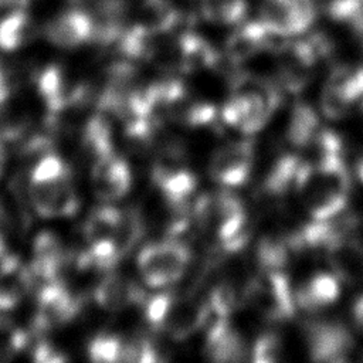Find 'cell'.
Returning a JSON list of instances; mask_svg holds the SVG:
<instances>
[{
    "mask_svg": "<svg viewBox=\"0 0 363 363\" xmlns=\"http://www.w3.org/2000/svg\"><path fill=\"white\" fill-rule=\"evenodd\" d=\"M296 193L312 220L339 216L349 200L350 176L342 155L306 162Z\"/></svg>",
    "mask_w": 363,
    "mask_h": 363,
    "instance_id": "cell-1",
    "label": "cell"
},
{
    "mask_svg": "<svg viewBox=\"0 0 363 363\" xmlns=\"http://www.w3.org/2000/svg\"><path fill=\"white\" fill-rule=\"evenodd\" d=\"M281 86L255 74H237L221 109L223 121L245 135L261 130L278 109Z\"/></svg>",
    "mask_w": 363,
    "mask_h": 363,
    "instance_id": "cell-2",
    "label": "cell"
},
{
    "mask_svg": "<svg viewBox=\"0 0 363 363\" xmlns=\"http://www.w3.org/2000/svg\"><path fill=\"white\" fill-rule=\"evenodd\" d=\"M190 217L204 233L211 234L218 250L240 251L250 240L248 217L241 199L230 191L203 194L194 199Z\"/></svg>",
    "mask_w": 363,
    "mask_h": 363,
    "instance_id": "cell-3",
    "label": "cell"
},
{
    "mask_svg": "<svg viewBox=\"0 0 363 363\" xmlns=\"http://www.w3.org/2000/svg\"><path fill=\"white\" fill-rule=\"evenodd\" d=\"M28 200L43 218L71 217L78 211L79 200L65 160L47 153L37 162L28 179Z\"/></svg>",
    "mask_w": 363,
    "mask_h": 363,
    "instance_id": "cell-4",
    "label": "cell"
},
{
    "mask_svg": "<svg viewBox=\"0 0 363 363\" xmlns=\"http://www.w3.org/2000/svg\"><path fill=\"white\" fill-rule=\"evenodd\" d=\"M145 318L152 329L173 340H183L200 329L210 312L207 298L194 294L162 292L143 302Z\"/></svg>",
    "mask_w": 363,
    "mask_h": 363,
    "instance_id": "cell-5",
    "label": "cell"
},
{
    "mask_svg": "<svg viewBox=\"0 0 363 363\" xmlns=\"http://www.w3.org/2000/svg\"><path fill=\"white\" fill-rule=\"evenodd\" d=\"M333 50L329 35L315 31L302 40L286 41L275 50V77L278 85L298 94L311 82L319 61L328 58Z\"/></svg>",
    "mask_w": 363,
    "mask_h": 363,
    "instance_id": "cell-6",
    "label": "cell"
},
{
    "mask_svg": "<svg viewBox=\"0 0 363 363\" xmlns=\"http://www.w3.org/2000/svg\"><path fill=\"white\" fill-rule=\"evenodd\" d=\"M242 301L269 322L294 318L298 308L289 279L282 269H259L244 286Z\"/></svg>",
    "mask_w": 363,
    "mask_h": 363,
    "instance_id": "cell-7",
    "label": "cell"
},
{
    "mask_svg": "<svg viewBox=\"0 0 363 363\" xmlns=\"http://www.w3.org/2000/svg\"><path fill=\"white\" fill-rule=\"evenodd\" d=\"M191 259L186 242L176 237L145 245L138 254V271L150 288H162L179 281Z\"/></svg>",
    "mask_w": 363,
    "mask_h": 363,
    "instance_id": "cell-8",
    "label": "cell"
},
{
    "mask_svg": "<svg viewBox=\"0 0 363 363\" xmlns=\"http://www.w3.org/2000/svg\"><path fill=\"white\" fill-rule=\"evenodd\" d=\"M320 108L330 119H343L363 109V65L335 67L322 89Z\"/></svg>",
    "mask_w": 363,
    "mask_h": 363,
    "instance_id": "cell-9",
    "label": "cell"
},
{
    "mask_svg": "<svg viewBox=\"0 0 363 363\" xmlns=\"http://www.w3.org/2000/svg\"><path fill=\"white\" fill-rule=\"evenodd\" d=\"M316 16V0H262L258 20L274 35L294 37L308 31Z\"/></svg>",
    "mask_w": 363,
    "mask_h": 363,
    "instance_id": "cell-10",
    "label": "cell"
},
{
    "mask_svg": "<svg viewBox=\"0 0 363 363\" xmlns=\"http://www.w3.org/2000/svg\"><path fill=\"white\" fill-rule=\"evenodd\" d=\"M255 145L252 139H238L221 145L210 157V177L227 187L244 184L252 170Z\"/></svg>",
    "mask_w": 363,
    "mask_h": 363,
    "instance_id": "cell-11",
    "label": "cell"
},
{
    "mask_svg": "<svg viewBox=\"0 0 363 363\" xmlns=\"http://www.w3.org/2000/svg\"><path fill=\"white\" fill-rule=\"evenodd\" d=\"M79 305V299L75 298L61 281L43 285L37 295L33 329L37 333H44L68 323L77 316Z\"/></svg>",
    "mask_w": 363,
    "mask_h": 363,
    "instance_id": "cell-12",
    "label": "cell"
},
{
    "mask_svg": "<svg viewBox=\"0 0 363 363\" xmlns=\"http://www.w3.org/2000/svg\"><path fill=\"white\" fill-rule=\"evenodd\" d=\"M306 345L312 360L345 362L353 352V336L340 322H312L306 328Z\"/></svg>",
    "mask_w": 363,
    "mask_h": 363,
    "instance_id": "cell-13",
    "label": "cell"
},
{
    "mask_svg": "<svg viewBox=\"0 0 363 363\" xmlns=\"http://www.w3.org/2000/svg\"><path fill=\"white\" fill-rule=\"evenodd\" d=\"M91 183L95 196L101 201H115L122 199L130 189L132 173L122 157L115 152L94 159L91 169Z\"/></svg>",
    "mask_w": 363,
    "mask_h": 363,
    "instance_id": "cell-14",
    "label": "cell"
},
{
    "mask_svg": "<svg viewBox=\"0 0 363 363\" xmlns=\"http://www.w3.org/2000/svg\"><path fill=\"white\" fill-rule=\"evenodd\" d=\"M272 37L274 34L259 20L240 23L224 43V57L234 65L242 64L264 51L272 50Z\"/></svg>",
    "mask_w": 363,
    "mask_h": 363,
    "instance_id": "cell-15",
    "label": "cell"
},
{
    "mask_svg": "<svg viewBox=\"0 0 363 363\" xmlns=\"http://www.w3.org/2000/svg\"><path fill=\"white\" fill-rule=\"evenodd\" d=\"M45 37L57 47L75 48L94 38L92 16L81 10L61 13L47 24Z\"/></svg>",
    "mask_w": 363,
    "mask_h": 363,
    "instance_id": "cell-16",
    "label": "cell"
},
{
    "mask_svg": "<svg viewBox=\"0 0 363 363\" xmlns=\"http://www.w3.org/2000/svg\"><path fill=\"white\" fill-rule=\"evenodd\" d=\"M333 274L347 284H363V240L347 234L326 250Z\"/></svg>",
    "mask_w": 363,
    "mask_h": 363,
    "instance_id": "cell-17",
    "label": "cell"
},
{
    "mask_svg": "<svg viewBox=\"0 0 363 363\" xmlns=\"http://www.w3.org/2000/svg\"><path fill=\"white\" fill-rule=\"evenodd\" d=\"M176 67L183 72H199L216 67L218 52L203 35L184 31L180 33L173 45Z\"/></svg>",
    "mask_w": 363,
    "mask_h": 363,
    "instance_id": "cell-18",
    "label": "cell"
},
{
    "mask_svg": "<svg viewBox=\"0 0 363 363\" xmlns=\"http://www.w3.org/2000/svg\"><path fill=\"white\" fill-rule=\"evenodd\" d=\"M204 352L214 362H240L247 353L241 333L228 318H216L206 333Z\"/></svg>",
    "mask_w": 363,
    "mask_h": 363,
    "instance_id": "cell-19",
    "label": "cell"
},
{
    "mask_svg": "<svg viewBox=\"0 0 363 363\" xmlns=\"http://www.w3.org/2000/svg\"><path fill=\"white\" fill-rule=\"evenodd\" d=\"M95 302L106 311H121L129 305L145 302L143 291L130 279L109 272L94 289Z\"/></svg>",
    "mask_w": 363,
    "mask_h": 363,
    "instance_id": "cell-20",
    "label": "cell"
},
{
    "mask_svg": "<svg viewBox=\"0 0 363 363\" xmlns=\"http://www.w3.org/2000/svg\"><path fill=\"white\" fill-rule=\"evenodd\" d=\"M33 289L28 267H24L17 257L4 255L0 258V311L14 308L26 292Z\"/></svg>",
    "mask_w": 363,
    "mask_h": 363,
    "instance_id": "cell-21",
    "label": "cell"
},
{
    "mask_svg": "<svg viewBox=\"0 0 363 363\" xmlns=\"http://www.w3.org/2000/svg\"><path fill=\"white\" fill-rule=\"evenodd\" d=\"M339 281L335 274H315L295 294L296 305L308 312L329 306L340 295Z\"/></svg>",
    "mask_w": 363,
    "mask_h": 363,
    "instance_id": "cell-22",
    "label": "cell"
},
{
    "mask_svg": "<svg viewBox=\"0 0 363 363\" xmlns=\"http://www.w3.org/2000/svg\"><path fill=\"white\" fill-rule=\"evenodd\" d=\"M305 163V160L295 155L279 157L264 180V191L271 196H284L292 190L296 191Z\"/></svg>",
    "mask_w": 363,
    "mask_h": 363,
    "instance_id": "cell-23",
    "label": "cell"
},
{
    "mask_svg": "<svg viewBox=\"0 0 363 363\" xmlns=\"http://www.w3.org/2000/svg\"><path fill=\"white\" fill-rule=\"evenodd\" d=\"M182 21V11L173 0H142L139 24L156 34L173 31Z\"/></svg>",
    "mask_w": 363,
    "mask_h": 363,
    "instance_id": "cell-24",
    "label": "cell"
},
{
    "mask_svg": "<svg viewBox=\"0 0 363 363\" xmlns=\"http://www.w3.org/2000/svg\"><path fill=\"white\" fill-rule=\"evenodd\" d=\"M320 130V122L313 108L305 102L295 104L286 129V136L291 145L299 149L309 147Z\"/></svg>",
    "mask_w": 363,
    "mask_h": 363,
    "instance_id": "cell-25",
    "label": "cell"
},
{
    "mask_svg": "<svg viewBox=\"0 0 363 363\" xmlns=\"http://www.w3.org/2000/svg\"><path fill=\"white\" fill-rule=\"evenodd\" d=\"M28 126L24 111L7 84L0 89V140L13 142L21 139Z\"/></svg>",
    "mask_w": 363,
    "mask_h": 363,
    "instance_id": "cell-26",
    "label": "cell"
},
{
    "mask_svg": "<svg viewBox=\"0 0 363 363\" xmlns=\"http://www.w3.org/2000/svg\"><path fill=\"white\" fill-rule=\"evenodd\" d=\"M34 26L24 10L9 11L0 20V48L14 51L30 43L34 37Z\"/></svg>",
    "mask_w": 363,
    "mask_h": 363,
    "instance_id": "cell-27",
    "label": "cell"
},
{
    "mask_svg": "<svg viewBox=\"0 0 363 363\" xmlns=\"http://www.w3.org/2000/svg\"><path fill=\"white\" fill-rule=\"evenodd\" d=\"M145 234V221L138 208H121L118 225L112 238L121 259L128 255Z\"/></svg>",
    "mask_w": 363,
    "mask_h": 363,
    "instance_id": "cell-28",
    "label": "cell"
},
{
    "mask_svg": "<svg viewBox=\"0 0 363 363\" xmlns=\"http://www.w3.org/2000/svg\"><path fill=\"white\" fill-rule=\"evenodd\" d=\"M121 208L113 206H99L94 208L82 227V235L88 245L102 242V241H112L118 220H119Z\"/></svg>",
    "mask_w": 363,
    "mask_h": 363,
    "instance_id": "cell-29",
    "label": "cell"
},
{
    "mask_svg": "<svg viewBox=\"0 0 363 363\" xmlns=\"http://www.w3.org/2000/svg\"><path fill=\"white\" fill-rule=\"evenodd\" d=\"M248 11L247 0H200V13L211 24L237 26Z\"/></svg>",
    "mask_w": 363,
    "mask_h": 363,
    "instance_id": "cell-30",
    "label": "cell"
},
{
    "mask_svg": "<svg viewBox=\"0 0 363 363\" xmlns=\"http://www.w3.org/2000/svg\"><path fill=\"white\" fill-rule=\"evenodd\" d=\"M82 142L92 159L113 153L112 132L104 112L95 113L86 121L82 130Z\"/></svg>",
    "mask_w": 363,
    "mask_h": 363,
    "instance_id": "cell-31",
    "label": "cell"
},
{
    "mask_svg": "<svg viewBox=\"0 0 363 363\" xmlns=\"http://www.w3.org/2000/svg\"><path fill=\"white\" fill-rule=\"evenodd\" d=\"M326 14L332 21L347 27L363 45V0H330Z\"/></svg>",
    "mask_w": 363,
    "mask_h": 363,
    "instance_id": "cell-32",
    "label": "cell"
},
{
    "mask_svg": "<svg viewBox=\"0 0 363 363\" xmlns=\"http://www.w3.org/2000/svg\"><path fill=\"white\" fill-rule=\"evenodd\" d=\"M126 340L115 335H98L88 345V356L96 363L123 362Z\"/></svg>",
    "mask_w": 363,
    "mask_h": 363,
    "instance_id": "cell-33",
    "label": "cell"
},
{
    "mask_svg": "<svg viewBox=\"0 0 363 363\" xmlns=\"http://www.w3.org/2000/svg\"><path fill=\"white\" fill-rule=\"evenodd\" d=\"M207 302L216 318H228L237 308V292L230 282H220L210 291Z\"/></svg>",
    "mask_w": 363,
    "mask_h": 363,
    "instance_id": "cell-34",
    "label": "cell"
},
{
    "mask_svg": "<svg viewBox=\"0 0 363 363\" xmlns=\"http://www.w3.org/2000/svg\"><path fill=\"white\" fill-rule=\"evenodd\" d=\"M28 336L20 328L13 326L7 320L0 319V362L10 360L24 349Z\"/></svg>",
    "mask_w": 363,
    "mask_h": 363,
    "instance_id": "cell-35",
    "label": "cell"
},
{
    "mask_svg": "<svg viewBox=\"0 0 363 363\" xmlns=\"http://www.w3.org/2000/svg\"><path fill=\"white\" fill-rule=\"evenodd\" d=\"M251 359L255 363H271L281 359L282 340L275 332H265L259 335L252 346Z\"/></svg>",
    "mask_w": 363,
    "mask_h": 363,
    "instance_id": "cell-36",
    "label": "cell"
},
{
    "mask_svg": "<svg viewBox=\"0 0 363 363\" xmlns=\"http://www.w3.org/2000/svg\"><path fill=\"white\" fill-rule=\"evenodd\" d=\"M33 359L35 362H43V363H52V362H64L67 357L60 354L55 347H52L47 342H40L34 349H33Z\"/></svg>",
    "mask_w": 363,
    "mask_h": 363,
    "instance_id": "cell-37",
    "label": "cell"
},
{
    "mask_svg": "<svg viewBox=\"0 0 363 363\" xmlns=\"http://www.w3.org/2000/svg\"><path fill=\"white\" fill-rule=\"evenodd\" d=\"M353 318L356 323L363 328V295L353 305Z\"/></svg>",
    "mask_w": 363,
    "mask_h": 363,
    "instance_id": "cell-38",
    "label": "cell"
},
{
    "mask_svg": "<svg viewBox=\"0 0 363 363\" xmlns=\"http://www.w3.org/2000/svg\"><path fill=\"white\" fill-rule=\"evenodd\" d=\"M3 223V208L0 206V225ZM6 255V244H4V238L1 235V231H0V258Z\"/></svg>",
    "mask_w": 363,
    "mask_h": 363,
    "instance_id": "cell-39",
    "label": "cell"
},
{
    "mask_svg": "<svg viewBox=\"0 0 363 363\" xmlns=\"http://www.w3.org/2000/svg\"><path fill=\"white\" fill-rule=\"evenodd\" d=\"M3 163H4V147H3V140H0V173L3 170Z\"/></svg>",
    "mask_w": 363,
    "mask_h": 363,
    "instance_id": "cell-40",
    "label": "cell"
},
{
    "mask_svg": "<svg viewBox=\"0 0 363 363\" xmlns=\"http://www.w3.org/2000/svg\"><path fill=\"white\" fill-rule=\"evenodd\" d=\"M9 82H7V79H6V75H4V72L1 71V68H0V89L3 88V86H6Z\"/></svg>",
    "mask_w": 363,
    "mask_h": 363,
    "instance_id": "cell-41",
    "label": "cell"
}]
</instances>
